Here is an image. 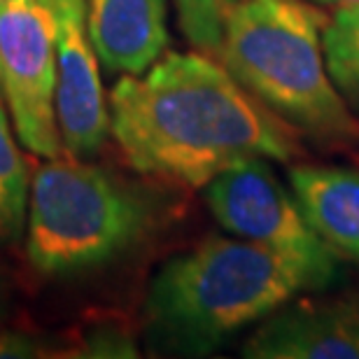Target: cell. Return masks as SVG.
<instances>
[{
	"label": "cell",
	"instance_id": "obj_1",
	"mask_svg": "<svg viewBox=\"0 0 359 359\" xmlns=\"http://www.w3.org/2000/svg\"><path fill=\"white\" fill-rule=\"evenodd\" d=\"M110 131L128 166L187 187H205L245 159L294 161L292 126L205 54H166L110 93Z\"/></svg>",
	"mask_w": 359,
	"mask_h": 359
},
{
	"label": "cell",
	"instance_id": "obj_2",
	"mask_svg": "<svg viewBox=\"0 0 359 359\" xmlns=\"http://www.w3.org/2000/svg\"><path fill=\"white\" fill-rule=\"evenodd\" d=\"M304 290V273L271 250L243 238H208L159 269L145 313L163 346L205 355Z\"/></svg>",
	"mask_w": 359,
	"mask_h": 359
},
{
	"label": "cell",
	"instance_id": "obj_3",
	"mask_svg": "<svg viewBox=\"0 0 359 359\" xmlns=\"http://www.w3.org/2000/svg\"><path fill=\"white\" fill-rule=\"evenodd\" d=\"M325 24L308 0H241L217 54L222 66L294 131L322 142H355L359 121L327 70Z\"/></svg>",
	"mask_w": 359,
	"mask_h": 359
},
{
	"label": "cell",
	"instance_id": "obj_4",
	"mask_svg": "<svg viewBox=\"0 0 359 359\" xmlns=\"http://www.w3.org/2000/svg\"><path fill=\"white\" fill-rule=\"evenodd\" d=\"M26 224L33 269L63 276L103 266L138 245L154 224V203L110 170L59 154L35 170Z\"/></svg>",
	"mask_w": 359,
	"mask_h": 359
},
{
	"label": "cell",
	"instance_id": "obj_5",
	"mask_svg": "<svg viewBox=\"0 0 359 359\" xmlns=\"http://www.w3.org/2000/svg\"><path fill=\"white\" fill-rule=\"evenodd\" d=\"M269 159H245L205 184V201L219 226L262 245L304 273L308 290H325L339 278L336 255L315 233L297 196L280 182Z\"/></svg>",
	"mask_w": 359,
	"mask_h": 359
},
{
	"label": "cell",
	"instance_id": "obj_6",
	"mask_svg": "<svg viewBox=\"0 0 359 359\" xmlns=\"http://www.w3.org/2000/svg\"><path fill=\"white\" fill-rule=\"evenodd\" d=\"M0 96L21 145L42 159L63 154L56 54L40 0L0 5Z\"/></svg>",
	"mask_w": 359,
	"mask_h": 359
},
{
	"label": "cell",
	"instance_id": "obj_7",
	"mask_svg": "<svg viewBox=\"0 0 359 359\" xmlns=\"http://www.w3.org/2000/svg\"><path fill=\"white\" fill-rule=\"evenodd\" d=\"M52 26L56 54V112L63 149L93 156L110 131L98 56L87 24V0H40Z\"/></svg>",
	"mask_w": 359,
	"mask_h": 359
},
{
	"label": "cell",
	"instance_id": "obj_8",
	"mask_svg": "<svg viewBox=\"0 0 359 359\" xmlns=\"http://www.w3.org/2000/svg\"><path fill=\"white\" fill-rule=\"evenodd\" d=\"M252 359H359V304L301 301L278 308L250 336Z\"/></svg>",
	"mask_w": 359,
	"mask_h": 359
},
{
	"label": "cell",
	"instance_id": "obj_9",
	"mask_svg": "<svg viewBox=\"0 0 359 359\" xmlns=\"http://www.w3.org/2000/svg\"><path fill=\"white\" fill-rule=\"evenodd\" d=\"M89 38L112 73L140 75L168 45L166 0H87Z\"/></svg>",
	"mask_w": 359,
	"mask_h": 359
},
{
	"label": "cell",
	"instance_id": "obj_10",
	"mask_svg": "<svg viewBox=\"0 0 359 359\" xmlns=\"http://www.w3.org/2000/svg\"><path fill=\"white\" fill-rule=\"evenodd\" d=\"M290 189L315 233L339 257L359 264V173L336 166L290 168Z\"/></svg>",
	"mask_w": 359,
	"mask_h": 359
},
{
	"label": "cell",
	"instance_id": "obj_11",
	"mask_svg": "<svg viewBox=\"0 0 359 359\" xmlns=\"http://www.w3.org/2000/svg\"><path fill=\"white\" fill-rule=\"evenodd\" d=\"M28 194V163L14 140L12 126L7 121V107L0 103V245H12L24 233Z\"/></svg>",
	"mask_w": 359,
	"mask_h": 359
},
{
	"label": "cell",
	"instance_id": "obj_12",
	"mask_svg": "<svg viewBox=\"0 0 359 359\" xmlns=\"http://www.w3.org/2000/svg\"><path fill=\"white\" fill-rule=\"evenodd\" d=\"M322 49L341 96L359 105V0L336 7L322 31Z\"/></svg>",
	"mask_w": 359,
	"mask_h": 359
},
{
	"label": "cell",
	"instance_id": "obj_13",
	"mask_svg": "<svg viewBox=\"0 0 359 359\" xmlns=\"http://www.w3.org/2000/svg\"><path fill=\"white\" fill-rule=\"evenodd\" d=\"M241 0H175L177 21L184 38L198 52L217 54L226 21Z\"/></svg>",
	"mask_w": 359,
	"mask_h": 359
},
{
	"label": "cell",
	"instance_id": "obj_14",
	"mask_svg": "<svg viewBox=\"0 0 359 359\" xmlns=\"http://www.w3.org/2000/svg\"><path fill=\"white\" fill-rule=\"evenodd\" d=\"M33 346L31 343H26L24 339H0V357H26V355H33L31 353Z\"/></svg>",
	"mask_w": 359,
	"mask_h": 359
},
{
	"label": "cell",
	"instance_id": "obj_15",
	"mask_svg": "<svg viewBox=\"0 0 359 359\" xmlns=\"http://www.w3.org/2000/svg\"><path fill=\"white\" fill-rule=\"evenodd\" d=\"M308 3L318 5V7H341V5H350V3H357V0H308Z\"/></svg>",
	"mask_w": 359,
	"mask_h": 359
},
{
	"label": "cell",
	"instance_id": "obj_16",
	"mask_svg": "<svg viewBox=\"0 0 359 359\" xmlns=\"http://www.w3.org/2000/svg\"><path fill=\"white\" fill-rule=\"evenodd\" d=\"M7 3H21V0H0V5H7Z\"/></svg>",
	"mask_w": 359,
	"mask_h": 359
}]
</instances>
